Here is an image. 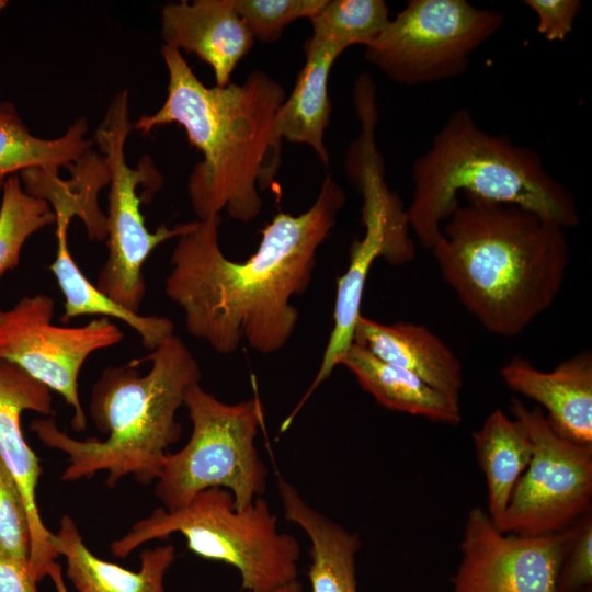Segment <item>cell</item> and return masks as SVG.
<instances>
[{"label": "cell", "mask_w": 592, "mask_h": 592, "mask_svg": "<svg viewBox=\"0 0 592 592\" xmlns=\"http://www.w3.org/2000/svg\"><path fill=\"white\" fill-rule=\"evenodd\" d=\"M568 527L542 535L501 532L488 512L473 508L460 542L453 592H556Z\"/></svg>", "instance_id": "obj_13"}, {"label": "cell", "mask_w": 592, "mask_h": 592, "mask_svg": "<svg viewBox=\"0 0 592 592\" xmlns=\"http://www.w3.org/2000/svg\"><path fill=\"white\" fill-rule=\"evenodd\" d=\"M309 20L311 38L346 49L353 45H369L390 18L383 0H326Z\"/></svg>", "instance_id": "obj_26"}, {"label": "cell", "mask_w": 592, "mask_h": 592, "mask_svg": "<svg viewBox=\"0 0 592 592\" xmlns=\"http://www.w3.org/2000/svg\"><path fill=\"white\" fill-rule=\"evenodd\" d=\"M345 200L343 187L326 175L314 204L296 216L277 213L243 262L220 248V215L190 221L178 237L164 285L187 332L220 354L236 352L242 341L263 354L283 349L298 321L292 298L308 288L317 251Z\"/></svg>", "instance_id": "obj_1"}, {"label": "cell", "mask_w": 592, "mask_h": 592, "mask_svg": "<svg viewBox=\"0 0 592 592\" xmlns=\"http://www.w3.org/2000/svg\"><path fill=\"white\" fill-rule=\"evenodd\" d=\"M510 413L527 432L533 455L503 514L493 521L504 533L542 535L566 530L591 510L592 445L559 435L540 407L513 398Z\"/></svg>", "instance_id": "obj_10"}, {"label": "cell", "mask_w": 592, "mask_h": 592, "mask_svg": "<svg viewBox=\"0 0 592 592\" xmlns=\"http://www.w3.org/2000/svg\"><path fill=\"white\" fill-rule=\"evenodd\" d=\"M276 485L284 517L300 527L310 542L311 592H358L355 567L361 547L358 534L308 504L284 477L278 476Z\"/></svg>", "instance_id": "obj_19"}, {"label": "cell", "mask_w": 592, "mask_h": 592, "mask_svg": "<svg viewBox=\"0 0 592 592\" xmlns=\"http://www.w3.org/2000/svg\"><path fill=\"white\" fill-rule=\"evenodd\" d=\"M55 303L43 293L22 297L9 309L0 308V358L58 392L73 410L72 428L83 431L87 418L78 392V377L87 358L123 339L106 317L81 327L53 325Z\"/></svg>", "instance_id": "obj_11"}, {"label": "cell", "mask_w": 592, "mask_h": 592, "mask_svg": "<svg viewBox=\"0 0 592 592\" xmlns=\"http://www.w3.org/2000/svg\"><path fill=\"white\" fill-rule=\"evenodd\" d=\"M272 592H303V589H301V584L299 583L298 580L289 583V584H286L282 588H278Z\"/></svg>", "instance_id": "obj_34"}, {"label": "cell", "mask_w": 592, "mask_h": 592, "mask_svg": "<svg viewBox=\"0 0 592 592\" xmlns=\"http://www.w3.org/2000/svg\"><path fill=\"white\" fill-rule=\"evenodd\" d=\"M161 35L164 46L195 54L210 66L218 87L230 83L237 65L254 44L234 0L167 4L161 11Z\"/></svg>", "instance_id": "obj_15"}, {"label": "cell", "mask_w": 592, "mask_h": 592, "mask_svg": "<svg viewBox=\"0 0 592 592\" xmlns=\"http://www.w3.org/2000/svg\"><path fill=\"white\" fill-rule=\"evenodd\" d=\"M29 563L0 549V592H38Z\"/></svg>", "instance_id": "obj_32"}, {"label": "cell", "mask_w": 592, "mask_h": 592, "mask_svg": "<svg viewBox=\"0 0 592 592\" xmlns=\"http://www.w3.org/2000/svg\"><path fill=\"white\" fill-rule=\"evenodd\" d=\"M412 182L409 226L430 250L463 194L520 206L563 229L580 223L574 196L546 169L539 153L510 136L483 130L465 107L449 114L414 160Z\"/></svg>", "instance_id": "obj_5"}, {"label": "cell", "mask_w": 592, "mask_h": 592, "mask_svg": "<svg viewBox=\"0 0 592 592\" xmlns=\"http://www.w3.org/2000/svg\"><path fill=\"white\" fill-rule=\"evenodd\" d=\"M504 19L466 0H411L365 47V58L401 86L451 80L467 70Z\"/></svg>", "instance_id": "obj_9"}, {"label": "cell", "mask_w": 592, "mask_h": 592, "mask_svg": "<svg viewBox=\"0 0 592 592\" xmlns=\"http://www.w3.org/2000/svg\"><path fill=\"white\" fill-rule=\"evenodd\" d=\"M352 183L363 195L362 220L365 232L351 244L349 266L338 278L333 328L320 368L291 413L292 417L296 415L316 388L332 374L353 343L354 329L362 315L363 291L373 262L383 257L389 263L400 265L414 257L407 212L387 186L384 167L377 163L362 167Z\"/></svg>", "instance_id": "obj_12"}, {"label": "cell", "mask_w": 592, "mask_h": 592, "mask_svg": "<svg viewBox=\"0 0 592 592\" xmlns=\"http://www.w3.org/2000/svg\"><path fill=\"white\" fill-rule=\"evenodd\" d=\"M513 391L538 402L546 420L561 436L592 445V353L585 349L558 364L553 371L536 368L521 356L500 369Z\"/></svg>", "instance_id": "obj_16"}, {"label": "cell", "mask_w": 592, "mask_h": 592, "mask_svg": "<svg viewBox=\"0 0 592 592\" xmlns=\"http://www.w3.org/2000/svg\"><path fill=\"white\" fill-rule=\"evenodd\" d=\"M463 195L431 251L464 308L490 333L515 337L562 288L566 229L516 205Z\"/></svg>", "instance_id": "obj_3"}, {"label": "cell", "mask_w": 592, "mask_h": 592, "mask_svg": "<svg viewBox=\"0 0 592 592\" xmlns=\"http://www.w3.org/2000/svg\"><path fill=\"white\" fill-rule=\"evenodd\" d=\"M201 377L194 355L172 334L147 357L104 368L94 383L89 412L105 440L72 439L52 418L35 419L30 426L45 446L68 455L64 481L105 471L109 487L128 475L149 485L157 480L169 446L181 437L177 411Z\"/></svg>", "instance_id": "obj_4"}, {"label": "cell", "mask_w": 592, "mask_h": 592, "mask_svg": "<svg viewBox=\"0 0 592 592\" xmlns=\"http://www.w3.org/2000/svg\"><path fill=\"white\" fill-rule=\"evenodd\" d=\"M556 592H580L592 587V513L580 516L569 527Z\"/></svg>", "instance_id": "obj_30"}, {"label": "cell", "mask_w": 592, "mask_h": 592, "mask_svg": "<svg viewBox=\"0 0 592 592\" xmlns=\"http://www.w3.org/2000/svg\"><path fill=\"white\" fill-rule=\"evenodd\" d=\"M7 0H0V13L4 10V8L8 5Z\"/></svg>", "instance_id": "obj_35"}, {"label": "cell", "mask_w": 592, "mask_h": 592, "mask_svg": "<svg viewBox=\"0 0 592 592\" xmlns=\"http://www.w3.org/2000/svg\"><path fill=\"white\" fill-rule=\"evenodd\" d=\"M56 257L49 265L64 295L62 322L79 316L99 315L115 318L128 325L140 337L143 345L153 351L166 339L173 334V322L160 316H144L119 305L96 285H93L81 272L72 259L68 246V228L70 223L56 221Z\"/></svg>", "instance_id": "obj_23"}, {"label": "cell", "mask_w": 592, "mask_h": 592, "mask_svg": "<svg viewBox=\"0 0 592 592\" xmlns=\"http://www.w3.org/2000/svg\"><path fill=\"white\" fill-rule=\"evenodd\" d=\"M161 55L169 76L167 98L133 129L149 134L171 123L183 127L203 156L187 181L198 220L224 209L236 220H253L263 207L259 190L273 185L282 162L275 117L286 99L284 88L261 70L251 71L240 84L208 88L179 50L162 45Z\"/></svg>", "instance_id": "obj_2"}, {"label": "cell", "mask_w": 592, "mask_h": 592, "mask_svg": "<svg viewBox=\"0 0 592 592\" xmlns=\"http://www.w3.org/2000/svg\"><path fill=\"white\" fill-rule=\"evenodd\" d=\"M53 412L50 390L20 367L0 358V459L22 496L30 525V567L36 582L48 576L59 557L52 545L53 533L45 526L36 502L42 475L41 462L26 443L21 415Z\"/></svg>", "instance_id": "obj_14"}, {"label": "cell", "mask_w": 592, "mask_h": 592, "mask_svg": "<svg viewBox=\"0 0 592 592\" xmlns=\"http://www.w3.org/2000/svg\"><path fill=\"white\" fill-rule=\"evenodd\" d=\"M326 0H234L254 41L276 42L292 22L310 19Z\"/></svg>", "instance_id": "obj_28"}, {"label": "cell", "mask_w": 592, "mask_h": 592, "mask_svg": "<svg viewBox=\"0 0 592 592\" xmlns=\"http://www.w3.org/2000/svg\"><path fill=\"white\" fill-rule=\"evenodd\" d=\"M473 442L486 478L488 514L496 521L505 511L530 464L533 444L523 425L501 409L486 418L473 433Z\"/></svg>", "instance_id": "obj_24"}, {"label": "cell", "mask_w": 592, "mask_h": 592, "mask_svg": "<svg viewBox=\"0 0 592 592\" xmlns=\"http://www.w3.org/2000/svg\"><path fill=\"white\" fill-rule=\"evenodd\" d=\"M580 592H592V587L587 588V589H584V590H582V591H580Z\"/></svg>", "instance_id": "obj_36"}, {"label": "cell", "mask_w": 592, "mask_h": 592, "mask_svg": "<svg viewBox=\"0 0 592 592\" xmlns=\"http://www.w3.org/2000/svg\"><path fill=\"white\" fill-rule=\"evenodd\" d=\"M537 16V32L547 41H563L573 30L582 3L579 0H526Z\"/></svg>", "instance_id": "obj_31"}, {"label": "cell", "mask_w": 592, "mask_h": 592, "mask_svg": "<svg viewBox=\"0 0 592 592\" xmlns=\"http://www.w3.org/2000/svg\"><path fill=\"white\" fill-rule=\"evenodd\" d=\"M133 130L127 90L117 92L111 100L102 122L93 136L109 171L106 217L107 258L101 267L96 287L106 296L138 312L146 294L141 269L150 253L162 242L178 238L190 223L168 228L159 226L148 230L140 212L141 202L153 195L163 184V178L151 158L143 156L137 168L130 167L125 157V144Z\"/></svg>", "instance_id": "obj_8"}, {"label": "cell", "mask_w": 592, "mask_h": 592, "mask_svg": "<svg viewBox=\"0 0 592 592\" xmlns=\"http://www.w3.org/2000/svg\"><path fill=\"white\" fill-rule=\"evenodd\" d=\"M87 118L79 117L59 137H37L30 132L12 102H1L0 189L8 178L30 168L69 169L92 149L93 140L87 138Z\"/></svg>", "instance_id": "obj_25"}, {"label": "cell", "mask_w": 592, "mask_h": 592, "mask_svg": "<svg viewBox=\"0 0 592 592\" xmlns=\"http://www.w3.org/2000/svg\"><path fill=\"white\" fill-rule=\"evenodd\" d=\"M184 406L192 422L187 443L168 453L155 494L167 511L185 505L196 493L219 487L231 492L241 510L266 490L267 468L255 440L263 420L257 397L226 403L193 384Z\"/></svg>", "instance_id": "obj_7"}, {"label": "cell", "mask_w": 592, "mask_h": 592, "mask_svg": "<svg viewBox=\"0 0 592 592\" xmlns=\"http://www.w3.org/2000/svg\"><path fill=\"white\" fill-rule=\"evenodd\" d=\"M345 366L383 407L431 421L456 425L459 423V402L435 389L413 373L386 363L356 343L341 357Z\"/></svg>", "instance_id": "obj_21"}, {"label": "cell", "mask_w": 592, "mask_h": 592, "mask_svg": "<svg viewBox=\"0 0 592 592\" xmlns=\"http://www.w3.org/2000/svg\"><path fill=\"white\" fill-rule=\"evenodd\" d=\"M55 223L52 207L44 200L27 194L19 174L8 178L0 203V277L18 266L27 239Z\"/></svg>", "instance_id": "obj_27"}, {"label": "cell", "mask_w": 592, "mask_h": 592, "mask_svg": "<svg viewBox=\"0 0 592 592\" xmlns=\"http://www.w3.org/2000/svg\"><path fill=\"white\" fill-rule=\"evenodd\" d=\"M0 549L30 565V525L20 490L0 459Z\"/></svg>", "instance_id": "obj_29"}, {"label": "cell", "mask_w": 592, "mask_h": 592, "mask_svg": "<svg viewBox=\"0 0 592 592\" xmlns=\"http://www.w3.org/2000/svg\"><path fill=\"white\" fill-rule=\"evenodd\" d=\"M344 50L309 37L304 45L305 64L275 117V128L282 139L309 146L325 166L329 163L325 132L332 113L328 79L335 59Z\"/></svg>", "instance_id": "obj_20"}, {"label": "cell", "mask_w": 592, "mask_h": 592, "mask_svg": "<svg viewBox=\"0 0 592 592\" xmlns=\"http://www.w3.org/2000/svg\"><path fill=\"white\" fill-rule=\"evenodd\" d=\"M353 342L459 402L464 384L462 364L451 348L426 327L406 321L385 325L361 315Z\"/></svg>", "instance_id": "obj_17"}, {"label": "cell", "mask_w": 592, "mask_h": 592, "mask_svg": "<svg viewBox=\"0 0 592 592\" xmlns=\"http://www.w3.org/2000/svg\"><path fill=\"white\" fill-rule=\"evenodd\" d=\"M52 545L66 559V576L78 592H166L164 577L175 560L171 544L140 553V568L132 571L96 557L84 544L69 515H64Z\"/></svg>", "instance_id": "obj_18"}, {"label": "cell", "mask_w": 592, "mask_h": 592, "mask_svg": "<svg viewBox=\"0 0 592 592\" xmlns=\"http://www.w3.org/2000/svg\"><path fill=\"white\" fill-rule=\"evenodd\" d=\"M48 577L52 579L56 592H69L62 576L61 566L58 562H54L48 571Z\"/></svg>", "instance_id": "obj_33"}, {"label": "cell", "mask_w": 592, "mask_h": 592, "mask_svg": "<svg viewBox=\"0 0 592 592\" xmlns=\"http://www.w3.org/2000/svg\"><path fill=\"white\" fill-rule=\"evenodd\" d=\"M70 179L62 180L56 170L30 168L19 173L24 191L44 200L57 220L71 221L78 217L88 238L106 239V217L99 206L100 191L109 185L110 177L103 157L92 149L84 152L69 169Z\"/></svg>", "instance_id": "obj_22"}, {"label": "cell", "mask_w": 592, "mask_h": 592, "mask_svg": "<svg viewBox=\"0 0 592 592\" xmlns=\"http://www.w3.org/2000/svg\"><path fill=\"white\" fill-rule=\"evenodd\" d=\"M179 533L195 555L235 567L241 588L272 592L297 580L300 545L277 528V515L263 497L237 509L230 491L214 487L196 493L174 511L158 508L114 540L117 558L127 557L140 545Z\"/></svg>", "instance_id": "obj_6"}]
</instances>
